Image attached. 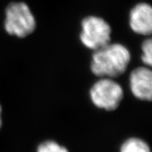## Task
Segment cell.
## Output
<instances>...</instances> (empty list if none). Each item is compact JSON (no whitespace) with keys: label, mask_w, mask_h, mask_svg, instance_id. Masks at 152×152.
<instances>
[{"label":"cell","mask_w":152,"mask_h":152,"mask_svg":"<svg viewBox=\"0 0 152 152\" xmlns=\"http://www.w3.org/2000/svg\"><path fill=\"white\" fill-rule=\"evenodd\" d=\"M37 152H69L65 147L53 140L43 142L37 147Z\"/></svg>","instance_id":"cell-8"},{"label":"cell","mask_w":152,"mask_h":152,"mask_svg":"<svg viewBox=\"0 0 152 152\" xmlns=\"http://www.w3.org/2000/svg\"><path fill=\"white\" fill-rule=\"evenodd\" d=\"M150 67L140 66L130 75V87L133 96L137 99L150 102L152 97V72Z\"/></svg>","instance_id":"cell-5"},{"label":"cell","mask_w":152,"mask_h":152,"mask_svg":"<svg viewBox=\"0 0 152 152\" xmlns=\"http://www.w3.org/2000/svg\"><path fill=\"white\" fill-rule=\"evenodd\" d=\"M120 152H151L149 145L138 137L128 138L122 144Z\"/></svg>","instance_id":"cell-7"},{"label":"cell","mask_w":152,"mask_h":152,"mask_svg":"<svg viewBox=\"0 0 152 152\" xmlns=\"http://www.w3.org/2000/svg\"><path fill=\"white\" fill-rule=\"evenodd\" d=\"M130 60V52L125 45L109 42L94 51L91 71L97 77L114 78L126 71Z\"/></svg>","instance_id":"cell-1"},{"label":"cell","mask_w":152,"mask_h":152,"mask_svg":"<svg viewBox=\"0 0 152 152\" xmlns=\"http://www.w3.org/2000/svg\"><path fill=\"white\" fill-rule=\"evenodd\" d=\"M142 61L144 64L148 67H151L152 64V40L147 38L142 44Z\"/></svg>","instance_id":"cell-9"},{"label":"cell","mask_w":152,"mask_h":152,"mask_svg":"<svg viewBox=\"0 0 152 152\" xmlns=\"http://www.w3.org/2000/svg\"><path fill=\"white\" fill-rule=\"evenodd\" d=\"M129 25L134 33L149 36L152 32V8L147 2L137 4L129 15Z\"/></svg>","instance_id":"cell-6"},{"label":"cell","mask_w":152,"mask_h":152,"mask_svg":"<svg viewBox=\"0 0 152 152\" xmlns=\"http://www.w3.org/2000/svg\"><path fill=\"white\" fill-rule=\"evenodd\" d=\"M111 27L103 18L85 17L81 21L80 40L86 48L95 51L111 42Z\"/></svg>","instance_id":"cell-3"},{"label":"cell","mask_w":152,"mask_h":152,"mask_svg":"<svg viewBox=\"0 0 152 152\" xmlns=\"http://www.w3.org/2000/svg\"><path fill=\"white\" fill-rule=\"evenodd\" d=\"M4 25L5 30L10 35L24 38L35 31L37 22L27 4L23 1H14L6 8Z\"/></svg>","instance_id":"cell-2"},{"label":"cell","mask_w":152,"mask_h":152,"mask_svg":"<svg viewBox=\"0 0 152 152\" xmlns=\"http://www.w3.org/2000/svg\"><path fill=\"white\" fill-rule=\"evenodd\" d=\"M90 96L96 107L111 111L116 109L122 102L123 90L113 78L100 77L91 87Z\"/></svg>","instance_id":"cell-4"},{"label":"cell","mask_w":152,"mask_h":152,"mask_svg":"<svg viewBox=\"0 0 152 152\" xmlns=\"http://www.w3.org/2000/svg\"><path fill=\"white\" fill-rule=\"evenodd\" d=\"M1 106H0V128H1Z\"/></svg>","instance_id":"cell-10"}]
</instances>
